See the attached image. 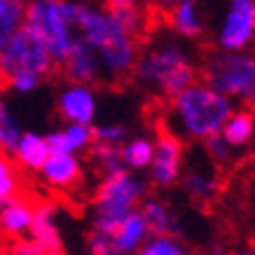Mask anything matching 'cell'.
<instances>
[{
  "mask_svg": "<svg viewBox=\"0 0 255 255\" xmlns=\"http://www.w3.org/2000/svg\"><path fill=\"white\" fill-rule=\"evenodd\" d=\"M0 248H5V237L0 234Z\"/></svg>",
  "mask_w": 255,
  "mask_h": 255,
  "instance_id": "cell-34",
  "label": "cell"
},
{
  "mask_svg": "<svg viewBox=\"0 0 255 255\" xmlns=\"http://www.w3.org/2000/svg\"><path fill=\"white\" fill-rule=\"evenodd\" d=\"M176 185H180V190L194 204H211L220 194L223 183H220V176H218L216 166L206 159V162H197L192 166L183 169Z\"/></svg>",
  "mask_w": 255,
  "mask_h": 255,
  "instance_id": "cell-10",
  "label": "cell"
},
{
  "mask_svg": "<svg viewBox=\"0 0 255 255\" xmlns=\"http://www.w3.org/2000/svg\"><path fill=\"white\" fill-rule=\"evenodd\" d=\"M176 2H180V0H152V5H155L159 12L164 14V9H169V7H173Z\"/></svg>",
  "mask_w": 255,
  "mask_h": 255,
  "instance_id": "cell-32",
  "label": "cell"
},
{
  "mask_svg": "<svg viewBox=\"0 0 255 255\" xmlns=\"http://www.w3.org/2000/svg\"><path fill=\"white\" fill-rule=\"evenodd\" d=\"M133 255H199L180 234H164V237H150Z\"/></svg>",
  "mask_w": 255,
  "mask_h": 255,
  "instance_id": "cell-21",
  "label": "cell"
},
{
  "mask_svg": "<svg viewBox=\"0 0 255 255\" xmlns=\"http://www.w3.org/2000/svg\"><path fill=\"white\" fill-rule=\"evenodd\" d=\"M28 237H31L42 251L63 248L56 204H52V201L33 204V220H31V232H28Z\"/></svg>",
  "mask_w": 255,
  "mask_h": 255,
  "instance_id": "cell-14",
  "label": "cell"
},
{
  "mask_svg": "<svg viewBox=\"0 0 255 255\" xmlns=\"http://www.w3.org/2000/svg\"><path fill=\"white\" fill-rule=\"evenodd\" d=\"M255 42V0H232L225 26L213 47L220 52H246Z\"/></svg>",
  "mask_w": 255,
  "mask_h": 255,
  "instance_id": "cell-8",
  "label": "cell"
},
{
  "mask_svg": "<svg viewBox=\"0 0 255 255\" xmlns=\"http://www.w3.org/2000/svg\"><path fill=\"white\" fill-rule=\"evenodd\" d=\"M56 68L63 73V78L68 80L70 85H87L94 87L103 80V70H101L99 56L89 45L85 42H75L68 56L63 59Z\"/></svg>",
  "mask_w": 255,
  "mask_h": 255,
  "instance_id": "cell-11",
  "label": "cell"
},
{
  "mask_svg": "<svg viewBox=\"0 0 255 255\" xmlns=\"http://www.w3.org/2000/svg\"><path fill=\"white\" fill-rule=\"evenodd\" d=\"M152 159L147 166V185L157 190H169L178 183V178L185 169V143L171 133L164 124L157 122L155 138H152Z\"/></svg>",
  "mask_w": 255,
  "mask_h": 255,
  "instance_id": "cell-7",
  "label": "cell"
},
{
  "mask_svg": "<svg viewBox=\"0 0 255 255\" xmlns=\"http://www.w3.org/2000/svg\"><path fill=\"white\" fill-rule=\"evenodd\" d=\"M42 253H45V251H42L35 241L23 237V239L14 241V246H12V251H9L7 255H42Z\"/></svg>",
  "mask_w": 255,
  "mask_h": 255,
  "instance_id": "cell-29",
  "label": "cell"
},
{
  "mask_svg": "<svg viewBox=\"0 0 255 255\" xmlns=\"http://www.w3.org/2000/svg\"><path fill=\"white\" fill-rule=\"evenodd\" d=\"M33 220V201L16 194L0 206V234L5 239H23L31 232Z\"/></svg>",
  "mask_w": 255,
  "mask_h": 255,
  "instance_id": "cell-16",
  "label": "cell"
},
{
  "mask_svg": "<svg viewBox=\"0 0 255 255\" xmlns=\"http://www.w3.org/2000/svg\"><path fill=\"white\" fill-rule=\"evenodd\" d=\"M201 147H204V152H206V159H209L213 166H230V164L237 159V150H232V147L227 145L220 133L206 138L201 143Z\"/></svg>",
  "mask_w": 255,
  "mask_h": 255,
  "instance_id": "cell-26",
  "label": "cell"
},
{
  "mask_svg": "<svg viewBox=\"0 0 255 255\" xmlns=\"http://www.w3.org/2000/svg\"><path fill=\"white\" fill-rule=\"evenodd\" d=\"M21 173L14 159H9L5 152H0V206L9 201L12 197L21 194Z\"/></svg>",
  "mask_w": 255,
  "mask_h": 255,
  "instance_id": "cell-22",
  "label": "cell"
},
{
  "mask_svg": "<svg viewBox=\"0 0 255 255\" xmlns=\"http://www.w3.org/2000/svg\"><path fill=\"white\" fill-rule=\"evenodd\" d=\"M42 255H66V251L63 248H54V251H45Z\"/></svg>",
  "mask_w": 255,
  "mask_h": 255,
  "instance_id": "cell-33",
  "label": "cell"
},
{
  "mask_svg": "<svg viewBox=\"0 0 255 255\" xmlns=\"http://www.w3.org/2000/svg\"><path fill=\"white\" fill-rule=\"evenodd\" d=\"M89 157L96 164V169L101 171V176H110V173H117V171L127 169L122 162V155H120V145H101V143H94L89 147Z\"/></svg>",
  "mask_w": 255,
  "mask_h": 255,
  "instance_id": "cell-24",
  "label": "cell"
},
{
  "mask_svg": "<svg viewBox=\"0 0 255 255\" xmlns=\"http://www.w3.org/2000/svg\"><path fill=\"white\" fill-rule=\"evenodd\" d=\"M147 239H150V230H147L140 211L133 209L131 213H127V216L120 220V225L108 234L110 253L113 255H133Z\"/></svg>",
  "mask_w": 255,
  "mask_h": 255,
  "instance_id": "cell-13",
  "label": "cell"
},
{
  "mask_svg": "<svg viewBox=\"0 0 255 255\" xmlns=\"http://www.w3.org/2000/svg\"><path fill=\"white\" fill-rule=\"evenodd\" d=\"M49 152H70L82 155L89 152L94 145V127L92 124H66L59 131H52L45 136Z\"/></svg>",
  "mask_w": 255,
  "mask_h": 255,
  "instance_id": "cell-17",
  "label": "cell"
},
{
  "mask_svg": "<svg viewBox=\"0 0 255 255\" xmlns=\"http://www.w3.org/2000/svg\"><path fill=\"white\" fill-rule=\"evenodd\" d=\"M56 113L66 124H94L96 117L94 87L68 85L56 99Z\"/></svg>",
  "mask_w": 255,
  "mask_h": 255,
  "instance_id": "cell-12",
  "label": "cell"
},
{
  "mask_svg": "<svg viewBox=\"0 0 255 255\" xmlns=\"http://www.w3.org/2000/svg\"><path fill=\"white\" fill-rule=\"evenodd\" d=\"M140 216L145 220L150 237H164V234H180V218L176 209L166 199L147 192L140 201Z\"/></svg>",
  "mask_w": 255,
  "mask_h": 255,
  "instance_id": "cell-15",
  "label": "cell"
},
{
  "mask_svg": "<svg viewBox=\"0 0 255 255\" xmlns=\"http://www.w3.org/2000/svg\"><path fill=\"white\" fill-rule=\"evenodd\" d=\"M9 155H12V159H14L19 169L28 171V173H38L42 169V164L47 162V157H49V147H47L45 136L33 131H21L14 150Z\"/></svg>",
  "mask_w": 255,
  "mask_h": 255,
  "instance_id": "cell-19",
  "label": "cell"
},
{
  "mask_svg": "<svg viewBox=\"0 0 255 255\" xmlns=\"http://www.w3.org/2000/svg\"><path fill=\"white\" fill-rule=\"evenodd\" d=\"M201 54L199 80L216 92L225 94L232 103L255 108V56L246 52H220L206 42Z\"/></svg>",
  "mask_w": 255,
  "mask_h": 255,
  "instance_id": "cell-4",
  "label": "cell"
},
{
  "mask_svg": "<svg viewBox=\"0 0 255 255\" xmlns=\"http://www.w3.org/2000/svg\"><path fill=\"white\" fill-rule=\"evenodd\" d=\"M23 23L42 40L54 66H59L78 42L70 26V7L66 0H33L26 7Z\"/></svg>",
  "mask_w": 255,
  "mask_h": 255,
  "instance_id": "cell-6",
  "label": "cell"
},
{
  "mask_svg": "<svg viewBox=\"0 0 255 255\" xmlns=\"http://www.w3.org/2000/svg\"><path fill=\"white\" fill-rule=\"evenodd\" d=\"M127 140V129L122 124H101L94 127V143L101 145H122Z\"/></svg>",
  "mask_w": 255,
  "mask_h": 255,
  "instance_id": "cell-27",
  "label": "cell"
},
{
  "mask_svg": "<svg viewBox=\"0 0 255 255\" xmlns=\"http://www.w3.org/2000/svg\"><path fill=\"white\" fill-rule=\"evenodd\" d=\"M159 103L162 110L157 122L176 133L183 143H204L206 138L220 133L225 120L234 110L232 101L209 87L204 80H194L173 99Z\"/></svg>",
  "mask_w": 255,
  "mask_h": 255,
  "instance_id": "cell-1",
  "label": "cell"
},
{
  "mask_svg": "<svg viewBox=\"0 0 255 255\" xmlns=\"http://www.w3.org/2000/svg\"><path fill=\"white\" fill-rule=\"evenodd\" d=\"M253 110H255V108H253Z\"/></svg>",
  "mask_w": 255,
  "mask_h": 255,
  "instance_id": "cell-36",
  "label": "cell"
},
{
  "mask_svg": "<svg viewBox=\"0 0 255 255\" xmlns=\"http://www.w3.org/2000/svg\"><path fill=\"white\" fill-rule=\"evenodd\" d=\"M54 61L42 40L21 23L0 52V82L19 94L38 89L40 82L54 73Z\"/></svg>",
  "mask_w": 255,
  "mask_h": 255,
  "instance_id": "cell-3",
  "label": "cell"
},
{
  "mask_svg": "<svg viewBox=\"0 0 255 255\" xmlns=\"http://www.w3.org/2000/svg\"><path fill=\"white\" fill-rule=\"evenodd\" d=\"M147 192H150L147 180L129 169L101 176V183L94 194L89 234H110L127 213L138 209Z\"/></svg>",
  "mask_w": 255,
  "mask_h": 255,
  "instance_id": "cell-5",
  "label": "cell"
},
{
  "mask_svg": "<svg viewBox=\"0 0 255 255\" xmlns=\"http://www.w3.org/2000/svg\"><path fill=\"white\" fill-rule=\"evenodd\" d=\"M152 138L150 136H133V138H127L120 145V155H122L124 166L133 173L138 171H145L150 166V159H152Z\"/></svg>",
  "mask_w": 255,
  "mask_h": 255,
  "instance_id": "cell-20",
  "label": "cell"
},
{
  "mask_svg": "<svg viewBox=\"0 0 255 255\" xmlns=\"http://www.w3.org/2000/svg\"><path fill=\"white\" fill-rule=\"evenodd\" d=\"M42 183L52 190L59 192H70L82 183L85 176V164L80 155H70V152H49L47 162L38 171Z\"/></svg>",
  "mask_w": 255,
  "mask_h": 255,
  "instance_id": "cell-9",
  "label": "cell"
},
{
  "mask_svg": "<svg viewBox=\"0 0 255 255\" xmlns=\"http://www.w3.org/2000/svg\"><path fill=\"white\" fill-rule=\"evenodd\" d=\"M220 136L232 150H248L255 143V110L253 108H234L225 120Z\"/></svg>",
  "mask_w": 255,
  "mask_h": 255,
  "instance_id": "cell-18",
  "label": "cell"
},
{
  "mask_svg": "<svg viewBox=\"0 0 255 255\" xmlns=\"http://www.w3.org/2000/svg\"><path fill=\"white\" fill-rule=\"evenodd\" d=\"M230 255H255V244H244L230 251Z\"/></svg>",
  "mask_w": 255,
  "mask_h": 255,
  "instance_id": "cell-31",
  "label": "cell"
},
{
  "mask_svg": "<svg viewBox=\"0 0 255 255\" xmlns=\"http://www.w3.org/2000/svg\"><path fill=\"white\" fill-rule=\"evenodd\" d=\"M23 14H26L23 0H7L5 2V7L0 12V52L5 49L9 38L14 35V31L23 23Z\"/></svg>",
  "mask_w": 255,
  "mask_h": 255,
  "instance_id": "cell-23",
  "label": "cell"
},
{
  "mask_svg": "<svg viewBox=\"0 0 255 255\" xmlns=\"http://www.w3.org/2000/svg\"><path fill=\"white\" fill-rule=\"evenodd\" d=\"M204 255H230V248L225 246V244H220V241H213V244H209V248L204 251Z\"/></svg>",
  "mask_w": 255,
  "mask_h": 255,
  "instance_id": "cell-30",
  "label": "cell"
},
{
  "mask_svg": "<svg viewBox=\"0 0 255 255\" xmlns=\"http://www.w3.org/2000/svg\"><path fill=\"white\" fill-rule=\"evenodd\" d=\"M101 2H103V12L106 14H115V12H131V9L145 12L150 0H101Z\"/></svg>",
  "mask_w": 255,
  "mask_h": 255,
  "instance_id": "cell-28",
  "label": "cell"
},
{
  "mask_svg": "<svg viewBox=\"0 0 255 255\" xmlns=\"http://www.w3.org/2000/svg\"><path fill=\"white\" fill-rule=\"evenodd\" d=\"M19 136H21L19 124H16V120L12 117V113H9L7 103L0 99V152L9 155V152L14 150Z\"/></svg>",
  "mask_w": 255,
  "mask_h": 255,
  "instance_id": "cell-25",
  "label": "cell"
},
{
  "mask_svg": "<svg viewBox=\"0 0 255 255\" xmlns=\"http://www.w3.org/2000/svg\"><path fill=\"white\" fill-rule=\"evenodd\" d=\"M199 80V66L178 45H147L138 56L133 82L147 87L152 99L169 101L180 89Z\"/></svg>",
  "mask_w": 255,
  "mask_h": 255,
  "instance_id": "cell-2",
  "label": "cell"
},
{
  "mask_svg": "<svg viewBox=\"0 0 255 255\" xmlns=\"http://www.w3.org/2000/svg\"><path fill=\"white\" fill-rule=\"evenodd\" d=\"M0 255H7V248H0Z\"/></svg>",
  "mask_w": 255,
  "mask_h": 255,
  "instance_id": "cell-35",
  "label": "cell"
}]
</instances>
